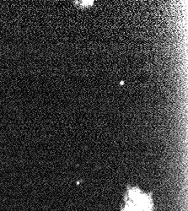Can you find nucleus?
<instances>
[{"label": "nucleus", "instance_id": "f257e3e1", "mask_svg": "<svg viewBox=\"0 0 188 211\" xmlns=\"http://www.w3.org/2000/svg\"><path fill=\"white\" fill-rule=\"evenodd\" d=\"M152 193H146L138 187L127 186L124 206L121 211H153Z\"/></svg>", "mask_w": 188, "mask_h": 211}]
</instances>
